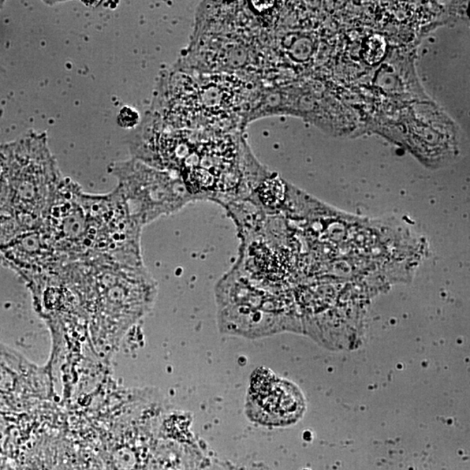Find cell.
I'll list each match as a JSON object with an SVG mask.
<instances>
[{"label":"cell","instance_id":"cell-4","mask_svg":"<svg viewBox=\"0 0 470 470\" xmlns=\"http://www.w3.org/2000/svg\"><path fill=\"white\" fill-rule=\"evenodd\" d=\"M117 122L119 126L122 128H135L140 122V114L133 107L128 106L123 107L119 112Z\"/></svg>","mask_w":470,"mask_h":470},{"label":"cell","instance_id":"cell-2","mask_svg":"<svg viewBox=\"0 0 470 470\" xmlns=\"http://www.w3.org/2000/svg\"><path fill=\"white\" fill-rule=\"evenodd\" d=\"M247 409L248 416L257 423L285 426L299 420L305 402L293 383L276 378L266 368H259L250 379Z\"/></svg>","mask_w":470,"mask_h":470},{"label":"cell","instance_id":"cell-5","mask_svg":"<svg viewBox=\"0 0 470 470\" xmlns=\"http://www.w3.org/2000/svg\"><path fill=\"white\" fill-rule=\"evenodd\" d=\"M303 470H311V469H303Z\"/></svg>","mask_w":470,"mask_h":470},{"label":"cell","instance_id":"cell-1","mask_svg":"<svg viewBox=\"0 0 470 470\" xmlns=\"http://www.w3.org/2000/svg\"><path fill=\"white\" fill-rule=\"evenodd\" d=\"M131 217L139 225L180 208L193 196L180 178L136 159L114 165Z\"/></svg>","mask_w":470,"mask_h":470},{"label":"cell","instance_id":"cell-3","mask_svg":"<svg viewBox=\"0 0 470 470\" xmlns=\"http://www.w3.org/2000/svg\"><path fill=\"white\" fill-rule=\"evenodd\" d=\"M385 41L379 35H373L366 41L363 57L369 64H376L382 61L385 54Z\"/></svg>","mask_w":470,"mask_h":470}]
</instances>
